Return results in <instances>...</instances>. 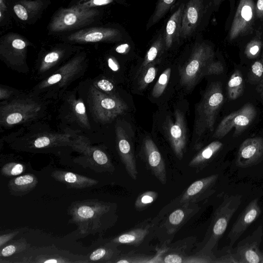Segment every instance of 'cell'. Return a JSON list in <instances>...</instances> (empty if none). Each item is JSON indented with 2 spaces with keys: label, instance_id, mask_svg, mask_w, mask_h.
Wrapping results in <instances>:
<instances>
[{
  "label": "cell",
  "instance_id": "cell-1",
  "mask_svg": "<svg viewBox=\"0 0 263 263\" xmlns=\"http://www.w3.org/2000/svg\"><path fill=\"white\" fill-rule=\"evenodd\" d=\"M103 16L99 8L77 6L61 7L51 16L47 27L48 35H61L98 24Z\"/></svg>",
  "mask_w": 263,
  "mask_h": 263
},
{
  "label": "cell",
  "instance_id": "cell-2",
  "mask_svg": "<svg viewBox=\"0 0 263 263\" xmlns=\"http://www.w3.org/2000/svg\"><path fill=\"white\" fill-rule=\"evenodd\" d=\"M221 85L214 82L204 93L196 109L194 134L200 137L206 130L212 132L218 113L223 102Z\"/></svg>",
  "mask_w": 263,
  "mask_h": 263
},
{
  "label": "cell",
  "instance_id": "cell-3",
  "mask_svg": "<svg viewBox=\"0 0 263 263\" xmlns=\"http://www.w3.org/2000/svg\"><path fill=\"white\" fill-rule=\"evenodd\" d=\"M212 0H186L183 10L180 39L198 35L206 26L212 11Z\"/></svg>",
  "mask_w": 263,
  "mask_h": 263
},
{
  "label": "cell",
  "instance_id": "cell-4",
  "mask_svg": "<svg viewBox=\"0 0 263 263\" xmlns=\"http://www.w3.org/2000/svg\"><path fill=\"white\" fill-rule=\"evenodd\" d=\"M214 49L211 45L204 41L195 44L191 56L180 71L181 84L186 87L194 85L213 61Z\"/></svg>",
  "mask_w": 263,
  "mask_h": 263
},
{
  "label": "cell",
  "instance_id": "cell-5",
  "mask_svg": "<svg viewBox=\"0 0 263 263\" xmlns=\"http://www.w3.org/2000/svg\"><path fill=\"white\" fill-rule=\"evenodd\" d=\"M123 32L112 25L91 26L61 35L62 40L73 43L115 42L121 41Z\"/></svg>",
  "mask_w": 263,
  "mask_h": 263
},
{
  "label": "cell",
  "instance_id": "cell-6",
  "mask_svg": "<svg viewBox=\"0 0 263 263\" xmlns=\"http://www.w3.org/2000/svg\"><path fill=\"white\" fill-rule=\"evenodd\" d=\"M256 115V110L252 104L247 103L239 109L225 117L217 127L213 137L220 139L225 136L233 128L234 135L238 136L251 123Z\"/></svg>",
  "mask_w": 263,
  "mask_h": 263
},
{
  "label": "cell",
  "instance_id": "cell-7",
  "mask_svg": "<svg viewBox=\"0 0 263 263\" xmlns=\"http://www.w3.org/2000/svg\"><path fill=\"white\" fill-rule=\"evenodd\" d=\"M263 229L261 225L238 242L233 253L237 263H263V250L260 249Z\"/></svg>",
  "mask_w": 263,
  "mask_h": 263
},
{
  "label": "cell",
  "instance_id": "cell-8",
  "mask_svg": "<svg viewBox=\"0 0 263 263\" xmlns=\"http://www.w3.org/2000/svg\"><path fill=\"white\" fill-rule=\"evenodd\" d=\"M256 16L253 0H240L229 33L230 41L252 33Z\"/></svg>",
  "mask_w": 263,
  "mask_h": 263
},
{
  "label": "cell",
  "instance_id": "cell-9",
  "mask_svg": "<svg viewBox=\"0 0 263 263\" xmlns=\"http://www.w3.org/2000/svg\"><path fill=\"white\" fill-rule=\"evenodd\" d=\"M242 201L239 194L227 195L215 213L212 226L211 241L214 245L224 233L234 214Z\"/></svg>",
  "mask_w": 263,
  "mask_h": 263
},
{
  "label": "cell",
  "instance_id": "cell-10",
  "mask_svg": "<svg viewBox=\"0 0 263 263\" xmlns=\"http://www.w3.org/2000/svg\"><path fill=\"white\" fill-rule=\"evenodd\" d=\"M50 0H12V15L25 25H32L40 20L51 5Z\"/></svg>",
  "mask_w": 263,
  "mask_h": 263
},
{
  "label": "cell",
  "instance_id": "cell-11",
  "mask_svg": "<svg viewBox=\"0 0 263 263\" xmlns=\"http://www.w3.org/2000/svg\"><path fill=\"white\" fill-rule=\"evenodd\" d=\"M263 160V138L260 137L246 139L240 145L235 161L236 166L247 168Z\"/></svg>",
  "mask_w": 263,
  "mask_h": 263
},
{
  "label": "cell",
  "instance_id": "cell-12",
  "mask_svg": "<svg viewBox=\"0 0 263 263\" xmlns=\"http://www.w3.org/2000/svg\"><path fill=\"white\" fill-rule=\"evenodd\" d=\"M259 198L251 200L239 215L228 234L229 244L233 247L236 241L261 214Z\"/></svg>",
  "mask_w": 263,
  "mask_h": 263
},
{
  "label": "cell",
  "instance_id": "cell-13",
  "mask_svg": "<svg viewBox=\"0 0 263 263\" xmlns=\"http://www.w3.org/2000/svg\"><path fill=\"white\" fill-rule=\"evenodd\" d=\"M105 210L103 206L97 201H84L74 204L70 214L73 222L82 228L95 223Z\"/></svg>",
  "mask_w": 263,
  "mask_h": 263
},
{
  "label": "cell",
  "instance_id": "cell-14",
  "mask_svg": "<svg viewBox=\"0 0 263 263\" xmlns=\"http://www.w3.org/2000/svg\"><path fill=\"white\" fill-rule=\"evenodd\" d=\"M168 136L173 149L178 158L183 155L186 138V126L182 112L176 110L175 113V122H169Z\"/></svg>",
  "mask_w": 263,
  "mask_h": 263
},
{
  "label": "cell",
  "instance_id": "cell-15",
  "mask_svg": "<svg viewBox=\"0 0 263 263\" xmlns=\"http://www.w3.org/2000/svg\"><path fill=\"white\" fill-rule=\"evenodd\" d=\"M186 0H181L169 17L164 30L165 47L169 49L179 41L182 18Z\"/></svg>",
  "mask_w": 263,
  "mask_h": 263
},
{
  "label": "cell",
  "instance_id": "cell-16",
  "mask_svg": "<svg viewBox=\"0 0 263 263\" xmlns=\"http://www.w3.org/2000/svg\"><path fill=\"white\" fill-rule=\"evenodd\" d=\"M51 175L57 181L72 188L84 189L91 187L98 183L97 180L70 172L54 171Z\"/></svg>",
  "mask_w": 263,
  "mask_h": 263
},
{
  "label": "cell",
  "instance_id": "cell-17",
  "mask_svg": "<svg viewBox=\"0 0 263 263\" xmlns=\"http://www.w3.org/2000/svg\"><path fill=\"white\" fill-rule=\"evenodd\" d=\"M144 151L151 168L162 182L165 181V166L162 158L155 144L151 139L145 140Z\"/></svg>",
  "mask_w": 263,
  "mask_h": 263
},
{
  "label": "cell",
  "instance_id": "cell-18",
  "mask_svg": "<svg viewBox=\"0 0 263 263\" xmlns=\"http://www.w3.org/2000/svg\"><path fill=\"white\" fill-rule=\"evenodd\" d=\"M37 182L36 177L33 174H29L10 180L8 186L11 195L20 196L26 195L33 190Z\"/></svg>",
  "mask_w": 263,
  "mask_h": 263
},
{
  "label": "cell",
  "instance_id": "cell-19",
  "mask_svg": "<svg viewBox=\"0 0 263 263\" xmlns=\"http://www.w3.org/2000/svg\"><path fill=\"white\" fill-rule=\"evenodd\" d=\"M118 142V148L122 159L126 165L128 171L133 178H136V170L134 159L130 144L123 132Z\"/></svg>",
  "mask_w": 263,
  "mask_h": 263
},
{
  "label": "cell",
  "instance_id": "cell-20",
  "mask_svg": "<svg viewBox=\"0 0 263 263\" xmlns=\"http://www.w3.org/2000/svg\"><path fill=\"white\" fill-rule=\"evenodd\" d=\"M177 1L158 0L155 9L146 23V30L158 23L168 13Z\"/></svg>",
  "mask_w": 263,
  "mask_h": 263
},
{
  "label": "cell",
  "instance_id": "cell-21",
  "mask_svg": "<svg viewBox=\"0 0 263 263\" xmlns=\"http://www.w3.org/2000/svg\"><path fill=\"white\" fill-rule=\"evenodd\" d=\"M157 37L153 42L152 45L147 51L141 67L140 68V71L146 68L150 63L153 62L161 52L165 48L164 39V30L160 32L157 34Z\"/></svg>",
  "mask_w": 263,
  "mask_h": 263
},
{
  "label": "cell",
  "instance_id": "cell-22",
  "mask_svg": "<svg viewBox=\"0 0 263 263\" xmlns=\"http://www.w3.org/2000/svg\"><path fill=\"white\" fill-rule=\"evenodd\" d=\"M228 97L231 100L239 97L243 90V80L240 71L236 70L231 75L228 83Z\"/></svg>",
  "mask_w": 263,
  "mask_h": 263
},
{
  "label": "cell",
  "instance_id": "cell-23",
  "mask_svg": "<svg viewBox=\"0 0 263 263\" xmlns=\"http://www.w3.org/2000/svg\"><path fill=\"white\" fill-rule=\"evenodd\" d=\"M223 144L215 141L205 147L192 160L191 164H203L212 158L222 147Z\"/></svg>",
  "mask_w": 263,
  "mask_h": 263
},
{
  "label": "cell",
  "instance_id": "cell-24",
  "mask_svg": "<svg viewBox=\"0 0 263 263\" xmlns=\"http://www.w3.org/2000/svg\"><path fill=\"white\" fill-rule=\"evenodd\" d=\"M113 3L124 6L128 5L125 0H71L68 6H77L86 8H99Z\"/></svg>",
  "mask_w": 263,
  "mask_h": 263
},
{
  "label": "cell",
  "instance_id": "cell-25",
  "mask_svg": "<svg viewBox=\"0 0 263 263\" xmlns=\"http://www.w3.org/2000/svg\"><path fill=\"white\" fill-rule=\"evenodd\" d=\"M218 177V175L216 174L194 182L187 189L186 196H193L201 191L211 186L215 183Z\"/></svg>",
  "mask_w": 263,
  "mask_h": 263
},
{
  "label": "cell",
  "instance_id": "cell-26",
  "mask_svg": "<svg viewBox=\"0 0 263 263\" xmlns=\"http://www.w3.org/2000/svg\"><path fill=\"white\" fill-rule=\"evenodd\" d=\"M261 32L257 30L255 36L247 44L245 53L249 59H255L259 55L263 47L261 40Z\"/></svg>",
  "mask_w": 263,
  "mask_h": 263
},
{
  "label": "cell",
  "instance_id": "cell-27",
  "mask_svg": "<svg viewBox=\"0 0 263 263\" xmlns=\"http://www.w3.org/2000/svg\"><path fill=\"white\" fill-rule=\"evenodd\" d=\"M29 245L24 239L14 241L3 247L1 251V257H7L24 251Z\"/></svg>",
  "mask_w": 263,
  "mask_h": 263
},
{
  "label": "cell",
  "instance_id": "cell-28",
  "mask_svg": "<svg viewBox=\"0 0 263 263\" xmlns=\"http://www.w3.org/2000/svg\"><path fill=\"white\" fill-rule=\"evenodd\" d=\"M249 80L253 82H259L263 80V47L259 59L252 65L249 75Z\"/></svg>",
  "mask_w": 263,
  "mask_h": 263
},
{
  "label": "cell",
  "instance_id": "cell-29",
  "mask_svg": "<svg viewBox=\"0 0 263 263\" xmlns=\"http://www.w3.org/2000/svg\"><path fill=\"white\" fill-rule=\"evenodd\" d=\"M171 71V69L167 68L160 76L152 91L154 97H159L164 92L170 77Z\"/></svg>",
  "mask_w": 263,
  "mask_h": 263
},
{
  "label": "cell",
  "instance_id": "cell-30",
  "mask_svg": "<svg viewBox=\"0 0 263 263\" xmlns=\"http://www.w3.org/2000/svg\"><path fill=\"white\" fill-rule=\"evenodd\" d=\"M12 0H0V26L8 25L12 17L11 3Z\"/></svg>",
  "mask_w": 263,
  "mask_h": 263
},
{
  "label": "cell",
  "instance_id": "cell-31",
  "mask_svg": "<svg viewBox=\"0 0 263 263\" xmlns=\"http://www.w3.org/2000/svg\"><path fill=\"white\" fill-rule=\"evenodd\" d=\"M92 164L93 165L91 169H93L96 171H100L99 169L102 170L106 168L105 166L108 163V159L107 155L102 151L97 149L92 153Z\"/></svg>",
  "mask_w": 263,
  "mask_h": 263
},
{
  "label": "cell",
  "instance_id": "cell-32",
  "mask_svg": "<svg viewBox=\"0 0 263 263\" xmlns=\"http://www.w3.org/2000/svg\"><path fill=\"white\" fill-rule=\"evenodd\" d=\"M25 170L24 165L21 163H8L2 167L1 174L6 177L15 176L22 174Z\"/></svg>",
  "mask_w": 263,
  "mask_h": 263
},
{
  "label": "cell",
  "instance_id": "cell-33",
  "mask_svg": "<svg viewBox=\"0 0 263 263\" xmlns=\"http://www.w3.org/2000/svg\"><path fill=\"white\" fill-rule=\"evenodd\" d=\"M110 252L104 247L98 248L94 250L90 255L89 259L91 261H104L109 258Z\"/></svg>",
  "mask_w": 263,
  "mask_h": 263
},
{
  "label": "cell",
  "instance_id": "cell-34",
  "mask_svg": "<svg viewBox=\"0 0 263 263\" xmlns=\"http://www.w3.org/2000/svg\"><path fill=\"white\" fill-rule=\"evenodd\" d=\"M155 67L151 66L147 69L145 72L142 79L140 81V88H144L148 84L153 81L156 77Z\"/></svg>",
  "mask_w": 263,
  "mask_h": 263
},
{
  "label": "cell",
  "instance_id": "cell-35",
  "mask_svg": "<svg viewBox=\"0 0 263 263\" xmlns=\"http://www.w3.org/2000/svg\"><path fill=\"white\" fill-rule=\"evenodd\" d=\"M223 71V66L222 64L219 62L213 61L208 66L204 76L210 74H218L221 73Z\"/></svg>",
  "mask_w": 263,
  "mask_h": 263
},
{
  "label": "cell",
  "instance_id": "cell-36",
  "mask_svg": "<svg viewBox=\"0 0 263 263\" xmlns=\"http://www.w3.org/2000/svg\"><path fill=\"white\" fill-rule=\"evenodd\" d=\"M138 238L136 233H130L122 234L116 238L114 240L121 243H129L135 241Z\"/></svg>",
  "mask_w": 263,
  "mask_h": 263
},
{
  "label": "cell",
  "instance_id": "cell-37",
  "mask_svg": "<svg viewBox=\"0 0 263 263\" xmlns=\"http://www.w3.org/2000/svg\"><path fill=\"white\" fill-rule=\"evenodd\" d=\"M184 217V213L180 210L178 209L173 212L169 216L170 222L174 225L179 224Z\"/></svg>",
  "mask_w": 263,
  "mask_h": 263
},
{
  "label": "cell",
  "instance_id": "cell-38",
  "mask_svg": "<svg viewBox=\"0 0 263 263\" xmlns=\"http://www.w3.org/2000/svg\"><path fill=\"white\" fill-rule=\"evenodd\" d=\"M59 50H52L47 53L44 58V62L47 63H51L57 61L60 57Z\"/></svg>",
  "mask_w": 263,
  "mask_h": 263
},
{
  "label": "cell",
  "instance_id": "cell-39",
  "mask_svg": "<svg viewBox=\"0 0 263 263\" xmlns=\"http://www.w3.org/2000/svg\"><path fill=\"white\" fill-rule=\"evenodd\" d=\"M154 200V194L152 192L143 194L139 200V203L144 205L152 203Z\"/></svg>",
  "mask_w": 263,
  "mask_h": 263
},
{
  "label": "cell",
  "instance_id": "cell-40",
  "mask_svg": "<svg viewBox=\"0 0 263 263\" xmlns=\"http://www.w3.org/2000/svg\"><path fill=\"white\" fill-rule=\"evenodd\" d=\"M50 139L46 137H42L36 139L34 142V145L36 148H43L49 145Z\"/></svg>",
  "mask_w": 263,
  "mask_h": 263
},
{
  "label": "cell",
  "instance_id": "cell-41",
  "mask_svg": "<svg viewBox=\"0 0 263 263\" xmlns=\"http://www.w3.org/2000/svg\"><path fill=\"white\" fill-rule=\"evenodd\" d=\"M216 262H233L237 263L233 252H229L228 254L221 256L218 259L215 261Z\"/></svg>",
  "mask_w": 263,
  "mask_h": 263
},
{
  "label": "cell",
  "instance_id": "cell-42",
  "mask_svg": "<svg viewBox=\"0 0 263 263\" xmlns=\"http://www.w3.org/2000/svg\"><path fill=\"white\" fill-rule=\"evenodd\" d=\"M97 85L101 89L107 91H111L114 88L113 84L108 80L104 79L99 81Z\"/></svg>",
  "mask_w": 263,
  "mask_h": 263
},
{
  "label": "cell",
  "instance_id": "cell-43",
  "mask_svg": "<svg viewBox=\"0 0 263 263\" xmlns=\"http://www.w3.org/2000/svg\"><path fill=\"white\" fill-rule=\"evenodd\" d=\"M22 118V115L20 113H13L8 116L6 121L9 124H14L21 121Z\"/></svg>",
  "mask_w": 263,
  "mask_h": 263
},
{
  "label": "cell",
  "instance_id": "cell-44",
  "mask_svg": "<svg viewBox=\"0 0 263 263\" xmlns=\"http://www.w3.org/2000/svg\"><path fill=\"white\" fill-rule=\"evenodd\" d=\"M164 261L165 263H181L182 259L178 255L170 254L164 258Z\"/></svg>",
  "mask_w": 263,
  "mask_h": 263
},
{
  "label": "cell",
  "instance_id": "cell-45",
  "mask_svg": "<svg viewBox=\"0 0 263 263\" xmlns=\"http://www.w3.org/2000/svg\"><path fill=\"white\" fill-rule=\"evenodd\" d=\"M18 233V232H13L9 234L2 235L0 237V247L2 248L4 245L13 238Z\"/></svg>",
  "mask_w": 263,
  "mask_h": 263
},
{
  "label": "cell",
  "instance_id": "cell-46",
  "mask_svg": "<svg viewBox=\"0 0 263 263\" xmlns=\"http://www.w3.org/2000/svg\"><path fill=\"white\" fill-rule=\"evenodd\" d=\"M255 6L257 17L263 18V0H257Z\"/></svg>",
  "mask_w": 263,
  "mask_h": 263
},
{
  "label": "cell",
  "instance_id": "cell-47",
  "mask_svg": "<svg viewBox=\"0 0 263 263\" xmlns=\"http://www.w3.org/2000/svg\"><path fill=\"white\" fill-rule=\"evenodd\" d=\"M129 45L127 43H123L117 47H116L115 50L116 51L119 53H124L127 52L129 48Z\"/></svg>",
  "mask_w": 263,
  "mask_h": 263
},
{
  "label": "cell",
  "instance_id": "cell-48",
  "mask_svg": "<svg viewBox=\"0 0 263 263\" xmlns=\"http://www.w3.org/2000/svg\"><path fill=\"white\" fill-rule=\"evenodd\" d=\"M62 76L60 74H55L51 76L48 80V82L50 84H55L61 80Z\"/></svg>",
  "mask_w": 263,
  "mask_h": 263
},
{
  "label": "cell",
  "instance_id": "cell-49",
  "mask_svg": "<svg viewBox=\"0 0 263 263\" xmlns=\"http://www.w3.org/2000/svg\"><path fill=\"white\" fill-rule=\"evenodd\" d=\"M108 65L109 68L114 71H117L119 69V66L118 64L111 58L108 59Z\"/></svg>",
  "mask_w": 263,
  "mask_h": 263
},
{
  "label": "cell",
  "instance_id": "cell-50",
  "mask_svg": "<svg viewBox=\"0 0 263 263\" xmlns=\"http://www.w3.org/2000/svg\"><path fill=\"white\" fill-rule=\"evenodd\" d=\"M75 110L79 114H84L85 112V107L82 102H79L76 105Z\"/></svg>",
  "mask_w": 263,
  "mask_h": 263
},
{
  "label": "cell",
  "instance_id": "cell-51",
  "mask_svg": "<svg viewBox=\"0 0 263 263\" xmlns=\"http://www.w3.org/2000/svg\"><path fill=\"white\" fill-rule=\"evenodd\" d=\"M224 0H212L213 11H217Z\"/></svg>",
  "mask_w": 263,
  "mask_h": 263
},
{
  "label": "cell",
  "instance_id": "cell-52",
  "mask_svg": "<svg viewBox=\"0 0 263 263\" xmlns=\"http://www.w3.org/2000/svg\"><path fill=\"white\" fill-rule=\"evenodd\" d=\"M261 96L263 98V80L262 81V85H261Z\"/></svg>",
  "mask_w": 263,
  "mask_h": 263
}]
</instances>
